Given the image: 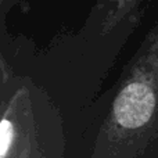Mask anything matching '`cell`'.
I'll use <instances>...</instances> for the list:
<instances>
[{"instance_id":"obj_2","label":"cell","mask_w":158,"mask_h":158,"mask_svg":"<svg viewBox=\"0 0 158 158\" xmlns=\"http://www.w3.org/2000/svg\"><path fill=\"white\" fill-rule=\"evenodd\" d=\"M150 0H97L89 18L90 31L100 38L128 33L136 28Z\"/></svg>"},{"instance_id":"obj_1","label":"cell","mask_w":158,"mask_h":158,"mask_svg":"<svg viewBox=\"0 0 158 158\" xmlns=\"http://www.w3.org/2000/svg\"><path fill=\"white\" fill-rule=\"evenodd\" d=\"M158 125V22L115 85L106 132L112 142L136 139Z\"/></svg>"}]
</instances>
